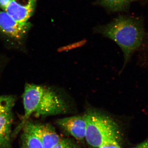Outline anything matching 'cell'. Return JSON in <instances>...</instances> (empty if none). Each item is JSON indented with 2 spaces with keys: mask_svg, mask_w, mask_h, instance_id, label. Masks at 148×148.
Listing matches in <instances>:
<instances>
[{
  "mask_svg": "<svg viewBox=\"0 0 148 148\" xmlns=\"http://www.w3.org/2000/svg\"><path fill=\"white\" fill-rule=\"evenodd\" d=\"M121 141L117 140H110L103 143L98 148H122L121 145Z\"/></svg>",
  "mask_w": 148,
  "mask_h": 148,
  "instance_id": "cell-13",
  "label": "cell"
},
{
  "mask_svg": "<svg viewBox=\"0 0 148 148\" xmlns=\"http://www.w3.org/2000/svg\"><path fill=\"white\" fill-rule=\"evenodd\" d=\"M95 32L114 41L123 53L124 69L133 53L140 47L145 37V31L135 18L120 16L110 23L96 27Z\"/></svg>",
  "mask_w": 148,
  "mask_h": 148,
  "instance_id": "cell-2",
  "label": "cell"
},
{
  "mask_svg": "<svg viewBox=\"0 0 148 148\" xmlns=\"http://www.w3.org/2000/svg\"><path fill=\"white\" fill-rule=\"evenodd\" d=\"M58 126L77 140L85 139L86 121L84 115L76 116L57 120Z\"/></svg>",
  "mask_w": 148,
  "mask_h": 148,
  "instance_id": "cell-7",
  "label": "cell"
},
{
  "mask_svg": "<svg viewBox=\"0 0 148 148\" xmlns=\"http://www.w3.org/2000/svg\"><path fill=\"white\" fill-rule=\"evenodd\" d=\"M30 22H18L7 12L0 11V35L15 42L21 43L32 27Z\"/></svg>",
  "mask_w": 148,
  "mask_h": 148,
  "instance_id": "cell-4",
  "label": "cell"
},
{
  "mask_svg": "<svg viewBox=\"0 0 148 148\" xmlns=\"http://www.w3.org/2000/svg\"><path fill=\"white\" fill-rule=\"evenodd\" d=\"M24 125L29 127L36 136L43 148H53L61 140L55 128L50 124L36 123L28 120Z\"/></svg>",
  "mask_w": 148,
  "mask_h": 148,
  "instance_id": "cell-5",
  "label": "cell"
},
{
  "mask_svg": "<svg viewBox=\"0 0 148 148\" xmlns=\"http://www.w3.org/2000/svg\"><path fill=\"white\" fill-rule=\"evenodd\" d=\"M131 148H148V138Z\"/></svg>",
  "mask_w": 148,
  "mask_h": 148,
  "instance_id": "cell-15",
  "label": "cell"
},
{
  "mask_svg": "<svg viewBox=\"0 0 148 148\" xmlns=\"http://www.w3.org/2000/svg\"><path fill=\"white\" fill-rule=\"evenodd\" d=\"M24 114L15 134L23 128L29 117L56 115L66 113L69 110L64 99L51 89L33 84H27L22 95Z\"/></svg>",
  "mask_w": 148,
  "mask_h": 148,
  "instance_id": "cell-1",
  "label": "cell"
},
{
  "mask_svg": "<svg viewBox=\"0 0 148 148\" xmlns=\"http://www.w3.org/2000/svg\"><path fill=\"white\" fill-rule=\"evenodd\" d=\"M12 121V111L0 114V148H12L10 133Z\"/></svg>",
  "mask_w": 148,
  "mask_h": 148,
  "instance_id": "cell-8",
  "label": "cell"
},
{
  "mask_svg": "<svg viewBox=\"0 0 148 148\" xmlns=\"http://www.w3.org/2000/svg\"><path fill=\"white\" fill-rule=\"evenodd\" d=\"M21 148H43L39 139L29 127L24 125Z\"/></svg>",
  "mask_w": 148,
  "mask_h": 148,
  "instance_id": "cell-9",
  "label": "cell"
},
{
  "mask_svg": "<svg viewBox=\"0 0 148 148\" xmlns=\"http://www.w3.org/2000/svg\"><path fill=\"white\" fill-rule=\"evenodd\" d=\"M86 121L85 140L92 148L99 147L110 140L121 141L120 129L116 122L106 115L89 110L84 115Z\"/></svg>",
  "mask_w": 148,
  "mask_h": 148,
  "instance_id": "cell-3",
  "label": "cell"
},
{
  "mask_svg": "<svg viewBox=\"0 0 148 148\" xmlns=\"http://www.w3.org/2000/svg\"><path fill=\"white\" fill-rule=\"evenodd\" d=\"M132 0H96V3L112 11H119L126 8Z\"/></svg>",
  "mask_w": 148,
  "mask_h": 148,
  "instance_id": "cell-10",
  "label": "cell"
},
{
  "mask_svg": "<svg viewBox=\"0 0 148 148\" xmlns=\"http://www.w3.org/2000/svg\"><path fill=\"white\" fill-rule=\"evenodd\" d=\"M16 101V97L13 95H0V114L12 111Z\"/></svg>",
  "mask_w": 148,
  "mask_h": 148,
  "instance_id": "cell-11",
  "label": "cell"
},
{
  "mask_svg": "<svg viewBox=\"0 0 148 148\" xmlns=\"http://www.w3.org/2000/svg\"><path fill=\"white\" fill-rule=\"evenodd\" d=\"M52 148H82L73 140L68 138L61 139L59 142Z\"/></svg>",
  "mask_w": 148,
  "mask_h": 148,
  "instance_id": "cell-12",
  "label": "cell"
},
{
  "mask_svg": "<svg viewBox=\"0 0 148 148\" xmlns=\"http://www.w3.org/2000/svg\"><path fill=\"white\" fill-rule=\"evenodd\" d=\"M10 0H0V8L3 11H5L8 6Z\"/></svg>",
  "mask_w": 148,
  "mask_h": 148,
  "instance_id": "cell-14",
  "label": "cell"
},
{
  "mask_svg": "<svg viewBox=\"0 0 148 148\" xmlns=\"http://www.w3.org/2000/svg\"><path fill=\"white\" fill-rule=\"evenodd\" d=\"M37 0H10L5 11L16 21L28 22L34 12Z\"/></svg>",
  "mask_w": 148,
  "mask_h": 148,
  "instance_id": "cell-6",
  "label": "cell"
}]
</instances>
